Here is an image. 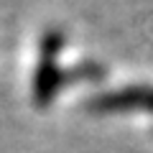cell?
<instances>
[{
  "label": "cell",
  "instance_id": "1",
  "mask_svg": "<svg viewBox=\"0 0 153 153\" xmlns=\"http://www.w3.org/2000/svg\"><path fill=\"white\" fill-rule=\"evenodd\" d=\"M61 36L59 33H49L44 38V56H41V64H38V74H36V102L46 105L56 92V84H59V69H56V51H59Z\"/></svg>",
  "mask_w": 153,
  "mask_h": 153
},
{
  "label": "cell",
  "instance_id": "2",
  "mask_svg": "<svg viewBox=\"0 0 153 153\" xmlns=\"http://www.w3.org/2000/svg\"><path fill=\"white\" fill-rule=\"evenodd\" d=\"M100 110H123V107H153V89H125V92L105 97L97 102Z\"/></svg>",
  "mask_w": 153,
  "mask_h": 153
}]
</instances>
